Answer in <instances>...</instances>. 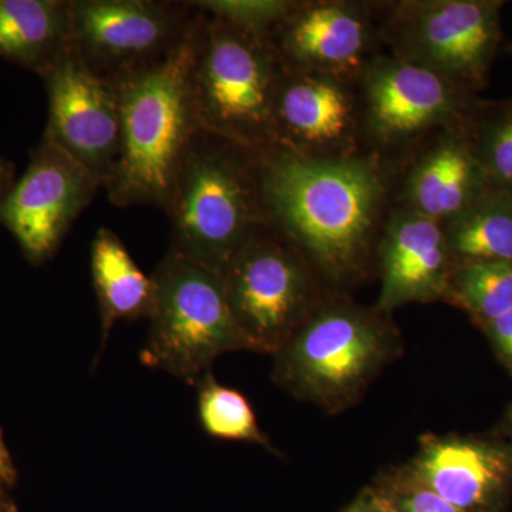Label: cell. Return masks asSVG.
Returning a JSON list of instances; mask_svg holds the SVG:
<instances>
[{
    "mask_svg": "<svg viewBox=\"0 0 512 512\" xmlns=\"http://www.w3.org/2000/svg\"><path fill=\"white\" fill-rule=\"evenodd\" d=\"M266 218L315 266L333 292L352 295L375 272L376 248L393 207L394 174L372 154L256 153Z\"/></svg>",
    "mask_w": 512,
    "mask_h": 512,
    "instance_id": "obj_1",
    "label": "cell"
},
{
    "mask_svg": "<svg viewBox=\"0 0 512 512\" xmlns=\"http://www.w3.org/2000/svg\"><path fill=\"white\" fill-rule=\"evenodd\" d=\"M403 352L392 313L332 293L274 355V382L326 413L346 412Z\"/></svg>",
    "mask_w": 512,
    "mask_h": 512,
    "instance_id": "obj_2",
    "label": "cell"
},
{
    "mask_svg": "<svg viewBox=\"0 0 512 512\" xmlns=\"http://www.w3.org/2000/svg\"><path fill=\"white\" fill-rule=\"evenodd\" d=\"M192 28L163 60L116 80L120 151L104 188L116 207L165 211L185 154L201 130L188 89Z\"/></svg>",
    "mask_w": 512,
    "mask_h": 512,
    "instance_id": "obj_3",
    "label": "cell"
},
{
    "mask_svg": "<svg viewBox=\"0 0 512 512\" xmlns=\"http://www.w3.org/2000/svg\"><path fill=\"white\" fill-rule=\"evenodd\" d=\"M282 73L284 66L268 37L198 8L188 89L201 130L252 153L275 148V101Z\"/></svg>",
    "mask_w": 512,
    "mask_h": 512,
    "instance_id": "obj_4",
    "label": "cell"
},
{
    "mask_svg": "<svg viewBox=\"0 0 512 512\" xmlns=\"http://www.w3.org/2000/svg\"><path fill=\"white\" fill-rule=\"evenodd\" d=\"M170 252L221 274L266 218L256 153L200 130L167 208Z\"/></svg>",
    "mask_w": 512,
    "mask_h": 512,
    "instance_id": "obj_5",
    "label": "cell"
},
{
    "mask_svg": "<svg viewBox=\"0 0 512 512\" xmlns=\"http://www.w3.org/2000/svg\"><path fill=\"white\" fill-rule=\"evenodd\" d=\"M154 308L141 363L197 384L225 353L254 352L232 315L220 274L173 252L153 274Z\"/></svg>",
    "mask_w": 512,
    "mask_h": 512,
    "instance_id": "obj_6",
    "label": "cell"
},
{
    "mask_svg": "<svg viewBox=\"0 0 512 512\" xmlns=\"http://www.w3.org/2000/svg\"><path fill=\"white\" fill-rule=\"evenodd\" d=\"M384 50L467 92L485 89L501 40L500 0L373 2Z\"/></svg>",
    "mask_w": 512,
    "mask_h": 512,
    "instance_id": "obj_7",
    "label": "cell"
},
{
    "mask_svg": "<svg viewBox=\"0 0 512 512\" xmlns=\"http://www.w3.org/2000/svg\"><path fill=\"white\" fill-rule=\"evenodd\" d=\"M220 276L239 329L254 352L264 355L274 356L335 293L269 222L242 244Z\"/></svg>",
    "mask_w": 512,
    "mask_h": 512,
    "instance_id": "obj_8",
    "label": "cell"
},
{
    "mask_svg": "<svg viewBox=\"0 0 512 512\" xmlns=\"http://www.w3.org/2000/svg\"><path fill=\"white\" fill-rule=\"evenodd\" d=\"M365 153L394 171L429 138L464 127L477 94L383 52L357 77Z\"/></svg>",
    "mask_w": 512,
    "mask_h": 512,
    "instance_id": "obj_9",
    "label": "cell"
},
{
    "mask_svg": "<svg viewBox=\"0 0 512 512\" xmlns=\"http://www.w3.org/2000/svg\"><path fill=\"white\" fill-rule=\"evenodd\" d=\"M197 15L194 2L70 0L72 47L94 73L116 82L173 53Z\"/></svg>",
    "mask_w": 512,
    "mask_h": 512,
    "instance_id": "obj_10",
    "label": "cell"
},
{
    "mask_svg": "<svg viewBox=\"0 0 512 512\" xmlns=\"http://www.w3.org/2000/svg\"><path fill=\"white\" fill-rule=\"evenodd\" d=\"M100 188L82 164L42 137L10 191L0 224L16 239L29 264H46Z\"/></svg>",
    "mask_w": 512,
    "mask_h": 512,
    "instance_id": "obj_11",
    "label": "cell"
},
{
    "mask_svg": "<svg viewBox=\"0 0 512 512\" xmlns=\"http://www.w3.org/2000/svg\"><path fill=\"white\" fill-rule=\"evenodd\" d=\"M49 101L43 137L106 188L120 151V99L114 80L94 73L74 50L42 76Z\"/></svg>",
    "mask_w": 512,
    "mask_h": 512,
    "instance_id": "obj_12",
    "label": "cell"
},
{
    "mask_svg": "<svg viewBox=\"0 0 512 512\" xmlns=\"http://www.w3.org/2000/svg\"><path fill=\"white\" fill-rule=\"evenodd\" d=\"M269 42L289 72L357 77L386 52L373 2L296 0Z\"/></svg>",
    "mask_w": 512,
    "mask_h": 512,
    "instance_id": "obj_13",
    "label": "cell"
},
{
    "mask_svg": "<svg viewBox=\"0 0 512 512\" xmlns=\"http://www.w3.org/2000/svg\"><path fill=\"white\" fill-rule=\"evenodd\" d=\"M357 77L284 69L275 101L276 147L315 158L365 154Z\"/></svg>",
    "mask_w": 512,
    "mask_h": 512,
    "instance_id": "obj_14",
    "label": "cell"
},
{
    "mask_svg": "<svg viewBox=\"0 0 512 512\" xmlns=\"http://www.w3.org/2000/svg\"><path fill=\"white\" fill-rule=\"evenodd\" d=\"M453 268L444 225L393 205L376 248V308L392 313L412 303L443 302Z\"/></svg>",
    "mask_w": 512,
    "mask_h": 512,
    "instance_id": "obj_15",
    "label": "cell"
},
{
    "mask_svg": "<svg viewBox=\"0 0 512 512\" xmlns=\"http://www.w3.org/2000/svg\"><path fill=\"white\" fill-rule=\"evenodd\" d=\"M406 466L464 512H501L512 485V446L458 434H424Z\"/></svg>",
    "mask_w": 512,
    "mask_h": 512,
    "instance_id": "obj_16",
    "label": "cell"
},
{
    "mask_svg": "<svg viewBox=\"0 0 512 512\" xmlns=\"http://www.w3.org/2000/svg\"><path fill=\"white\" fill-rule=\"evenodd\" d=\"M488 190L466 126L454 127L429 138L394 171L393 205L444 224Z\"/></svg>",
    "mask_w": 512,
    "mask_h": 512,
    "instance_id": "obj_17",
    "label": "cell"
},
{
    "mask_svg": "<svg viewBox=\"0 0 512 512\" xmlns=\"http://www.w3.org/2000/svg\"><path fill=\"white\" fill-rule=\"evenodd\" d=\"M72 49L70 0H0V59L42 77Z\"/></svg>",
    "mask_w": 512,
    "mask_h": 512,
    "instance_id": "obj_18",
    "label": "cell"
},
{
    "mask_svg": "<svg viewBox=\"0 0 512 512\" xmlns=\"http://www.w3.org/2000/svg\"><path fill=\"white\" fill-rule=\"evenodd\" d=\"M92 278L101 320V339L106 346L111 329L120 320L150 319L154 308L153 276L136 264L116 232L97 229L90 252Z\"/></svg>",
    "mask_w": 512,
    "mask_h": 512,
    "instance_id": "obj_19",
    "label": "cell"
},
{
    "mask_svg": "<svg viewBox=\"0 0 512 512\" xmlns=\"http://www.w3.org/2000/svg\"><path fill=\"white\" fill-rule=\"evenodd\" d=\"M443 225L454 265L512 262V195L488 190Z\"/></svg>",
    "mask_w": 512,
    "mask_h": 512,
    "instance_id": "obj_20",
    "label": "cell"
},
{
    "mask_svg": "<svg viewBox=\"0 0 512 512\" xmlns=\"http://www.w3.org/2000/svg\"><path fill=\"white\" fill-rule=\"evenodd\" d=\"M443 302L463 309L483 328L512 311V262L454 265Z\"/></svg>",
    "mask_w": 512,
    "mask_h": 512,
    "instance_id": "obj_21",
    "label": "cell"
},
{
    "mask_svg": "<svg viewBox=\"0 0 512 512\" xmlns=\"http://www.w3.org/2000/svg\"><path fill=\"white\" fill-rule=\"evenodd\" d=\"M198 420L202 430L214 439L241 441L275 453L271 440L259 427L252 404L244 393L224 386L211 372L197 383Z\"/></svg>",
    "mask_w": 512,
    "mask_h": 512,
    "instance_id": "obj_22",
    "label": "cell"
},
{
    "mask_svg": "<svg viewBox=\"0 0 512 512\" xmlns=\"http://www.w3.org/2000/svg\"><path fill=\"white\" fill-rule=\"evenodd\" d=\"M466 131L490 190L512 195V97L480 100Z\"/></svg>",
    "mask_w": 512,
    "mask_h": 512,
    "instance_id": "obj_23",
    "label": "cell"
},
{
    "mask_svg": "<svg viewBox=\"0 0 512 512\" xmlns=\"http://www.w3.org/2000/svg\"><path fill=\"white\" fill-rule=\"evenodd\" d=\"M370 485L397 512H464L444 500L406 464L380 471Z\"/></svg>",
    "mask_w": 512,
    "mask_h": 512,
    "instance_id": "obj_24",
    "label": "cell"
},
{
    "mask_svg": "<svg viewBox=\"0 0 512 512\" xmlns=\"http://www.w3.org/2000/svg\"><path fill=\"white\" fill-rule=\"evenodd\" d=\"M194 3L208 15L255 35L269 37L291 12L296 0H200Z\"/></svg>",
    "mask_w": 512,
    "mask_h": 512,
    "instance_id": "obj_25",
    "label": "cell"
},
{
    "mask_svg": "<svg viewBox=\"0 0 512 512\" xmlns=\"http://www.w3.org/2000/svg\"><path fill=\"white\" fill-rule=\"evenodd\" d=\"M505 365L512 370V311L483 326Z\"/></svg>",
    "mask_w": 512,
    "mask_h": 512,
    "instance_id": "obj_26",
    "label": "cell"
},
{
    "mask_svg": "<svg viewBox=\"0 0 512 512\" xmlns=\"http://www.w3.org/2000/svg\"><path fill=\"white\" fill-rule=\"evenodd\" d=\"M340 512H397L392 504L377 493L372 485L363 487Z\"/></svg>",
    "mask_w": 512,
    "mask_h": 512,
    "instance_id": "obj_27",
    "label": "cell"
},
{
    "mask_svg": "<svg viewBox=\"0 0 512 512\" xmlns=\"http://www.w3.org/2000/svg\"><path fill=\"white\" fill-rule=\"evenodd\" d=\"M16 180L18 178H16L15 165L6 158L0 157V218H2L3 208H5L6 201H8L10 191H12Z\"/></svg>",
    "mask_w": 512,
    "mask_h": 512,
    "instance_id": "obj_28",
    "label": "cell"
},
{
    "mask_svg": "<svg viewBox=\"0 0 512 512\" xmlns=\"http://www.w3.org/2000/svg\"><path fill=\"white\" fill-rule=\"evenodd\" d=\"M16 477L15 466L0 431V484L12 483Z\"/></svg>",
    "mask_w": 512,
    "mask_h": 512,
    "instance_id": "obj_29",
    "label": "cell"
},
{
    "mask_svg": "<svg viewBox=\"0 0 512 512\" xmlns=\"http://www.w3.org/2000/svg\"><path fill=\"white\" fill-rule=\"evenodd\" d=\"M0 512H10L8 510V507H6V505L3 504L2 497H0Z\"/></svg>",
    "mask_w": 512,
    "mask_h": 512,
    "instance_id": "obj_30",
    "label": "cell"
},
{
    "mask_svg": "<svg viewBox=\"0 0 512 512\" xmlns=\"http://www.w3.org/2000/svg\"><path fill=\"white\" fill-rule=\"evenodd\" d=\"M507 420H508V423H510V426L512 427V407L510 409V413H508Z\"/></svg>",
    "mask_w": 512,
    "mask_h": 512,
    "instance_id": "obj_31",
    "label": "cell"
},
{
    "mask_svg": "<svg viewBox=\"0 0 512 512\" xmlns=\"http://www.w3.org/2000/svg\"><path fill=\"white\" fill-rule=\"evenodd\" d=\"M510 52L512 53V45H510Z\"/></svg>",
    "mask_w": 512,
    "mask_h": 512,
    "instance_id": "obj_32",
    "label": "cell"
}]
</instances>
